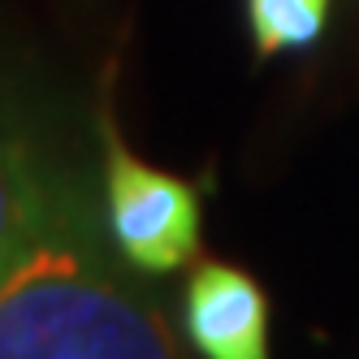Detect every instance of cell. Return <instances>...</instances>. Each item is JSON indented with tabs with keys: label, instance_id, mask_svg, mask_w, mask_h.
Wrapping results in <instances>:
<instances>
[{
	"label": "cell",
	"instance_id": "cell-1",
	"mask_svg": "<svg viewBox=\"0 0 359 359\" xmlns=\"http://www.w3.org/2000/svg\"><path fill=\"white\" fill-rule=\"evenodd\" d=\"M109 238L83 173L48 156L39 225L0 277V359H182L161 303Z\"/></svg>",
	"mask_w": 359,
	"mask_h": 359
},
{
	"label": "cell",
	"instance_id": "cell-2",
	"mask_svg": "<svg viewBox=\"0 0 359 359\" xmlns=\"http://www.w3.org/2000/svg\"><path fill=\"white\" fill-rule=\"evenodd\" d=\"M95 121L104 151V225L113 247L139 273H177L199 255V191L126 147L109 100H100Z\"/></svg>",
	"mask_w": 359,
	"mask_h": 359
},
{
	"label": "cell",
	"instance_id": "cell-3",
	"mask_svg": "<svg viewBox=\"0 0 359 359\" xmlns=\"http://www.w3.org/2000/svg\"><path fill=\"white\" fill-rule=\"evenodd\" d=\"M182 325L199 359H269V294L234 264H199L187 281Z\"/></svg>",
	"mask_w": 359,
	"mask_h": 359
},
{
	"label": "cell",
	"instance_id": "cell-4",
	"mask_svg": "<svg viewBox=\"0 0 359 359\" xmlns=\"http://www.w3.org/2000/svg\"><path fill=\"white\" fill-rule=\"evenodd\" d=\"M48 195V151L18 117L0 109V277L27 251Z\"/></svg>",
	"mask_w": 359,
	"mask_h": 359
},
{
	"label": "cell",
	"instance_id": "cell-5",
	"mask_svg": "<svg viewBox=\"0 0 359 359\" xmlns=\"http://www.w3.org/2000/svg\"><path fill=\"white\" fill-rule=\"evenodd\" d=\"M329 0H247V27L260 57L303 53L325 35Z\"/></svg>",
	"mask_w": 359,
	"mask_h": 359
}]
</instances>
